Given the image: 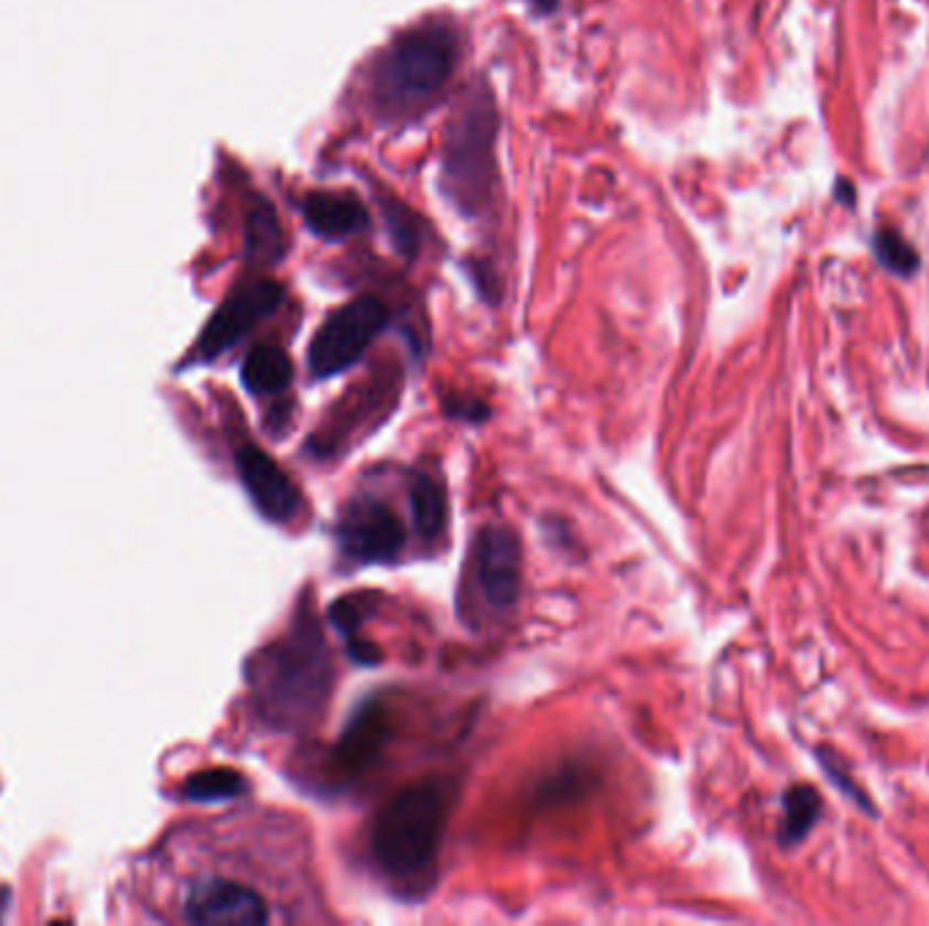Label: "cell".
Listing matches in <instances>:
<instances>
[{"instance_id":"cell-1","label":"cell","mask_w":929,"mask_h":926,"mask_svg":"<svg viewBox=\"0 0 929 926\" xmlns=\"http://www.w3.org/2000/svg\"><path fill=\"white\" fill-rule=\"evenodd\" d=\"M463 57L452 22L426 20L397 33L365 74V101L381 126H411L441 101Z\"/></svg>"},{"instance_id":"cell-2","label":"cell","mask_w":929,"mask_h":926,"mask_svg":"<svg viewBox=\"0 0 929 926\" xmlns=\"http://www.w3.org/2000/svg\"><path fill=\"white\" fill-rule=\"evenodd\" d=\"M261 714L280 729L302 725L326 707L332 660L318 620L300 617L280 642L270 644L248 668Z\"/></svg>"},{"instance_id":"cell-3","label":"cell","mask_w":929,"mask_h":926,"mask_svg":"<svg viewBox=\"0 0 929 926\" xmlns=\"http://www.w3.org/2000/svg\"><path fill=\"white\" fill-rule=\"evenodd\" d=\"M498 107L489 87L476 85L446 128L441 152V191L465 218H478L498 185Z\"/></svg>"},{"instance_id":"cell-4","label":"cell","mask_w":929,"mask_h":926,"mask_svg":"<svg viewBox=\"0 0 929 926\" xmlns=\"http://www.w3.org/2000/svg\"><path fill=\"white\" fill-rule=\"evenodd\" d=\"M446 801L443 785L419 783L381 807L372 823L370 848L387 875L413 881L430 870L446 826Z\"/></svg>"},{"instance_id":"cell-5","label":"cell","mask_w":929,"mask_h":926,"mask_svg":"<svg viewBox=\"0 0 929 926\" xmlns=\"http://www.w3.org/2000/svg\"><path fill=\"white\" fill-rule=\"evenodd\" d=\"M391 313L378 297L365 294L337 308L315 332L307 351V367L313 378H335L365 356L372 340L389 326Z\"/></svg>"},{"instance_id":"cell-6","label":"cell","mask_w":929,"mask_h":926,"mask_svg":"<svg viewBox=\"0 0 929 926\" xmlns=\"http://www.w3.org/2000/svg\"><path fill=\"white\" fill-rule=\"evenodd\" d=\"M285 291L274 280H253L239 286L234 294L213 313L196 343V359L213 362L248 332H253L261 321H267L283 304Z\"/></svg>"},{"instance_id":"cell-7","label":"cell","mask_w":929,"mask_h":926,"mask_svg":"<svg viewBox=\"0 0 929 926\" xmlns=\"http://www.w3.org/2000/svg\"><path fill=\"white\" fill-rule=\"evenodd\" d=\"M335 536L341 552L361 566L395 560L406 541L397 514L378 497H354L337 519Z\"/></svg>"},{"instance_id":"cell-8","label":"cell","mask_w":929,"mask_h":926,"mask_svg":"<svg viewBox=\"0 0 929 926\" xmlns=\"http://www.w3.org/2000/svg\"><path fill=\"white\" fill-rule=\"evenodd\" d=\"M473 579L493 609L514 606L522 584V549L508 527H484L473 547Z\"/></svg>"},{"instance_id":"cell-9","label":"cell","mask_w":929,"mask_h":926,"mask_svg":"<svg viewBox=\"0 0 929 926\" xmlns=\"http://www.w3.org/2000/svg\"><path fill=\"white\" fill-rule=\"evenodd\" d=\"M183 911L191 924L204 926H256L270 922V907H267L264 896L256 889L226 881V877H207V881L194 883L185 894Z\"/></svg>"},{"instance_id":"cell-10","label":"cell","mask_w":929,"mask_h":926,"mask_svg":"<svg viewBox=\"0 0 929 926\" xmlns=\"http://www.w3.org/2000/svg\"><path fill=\"white\" fill-rule=\"evenodd\" d=\"M237 473L248 489L253 506L272 521H291L300 514L302 497L296 484L280 471L278 462L267 456L259 445H239Z\"/></svg>"},{"instance_id":"cell-11","label":"cell","mask_w":929,"mask_h":926,"mask_svg":"<svg viewBox=\"0 0 929 926\" xmlns=\"http://www.w3.org/2000/svg\"><path fill=\"white\" fill-rule=\"evenodd\" d=\"M300 213L310 232L330 243L356 237L370 226V213L361 198L350 196V193L313 191L300 202Z\"/></svg>"},{"instance_id":"cell-12","label":"cell","mask_w":929,"mask_h":926,"mask_svg":"<svg viewBox=\"0 0 929 926\" xmlns=\"http://www.w3.org/2000/svg\"><path fill=\"white\" fill-rule=\"evenodd\" d=\"M387 718H384L381 707H361L348 723L341 744H337V758H341L350 772L365 769V766H370L372 761H376L378 750L387 742Z\"/></svg>"},{"instance_id":"cell-13","label":"cell","mask_w":929,"mask_h":926,"mask_svg":"<svg viewBox=\"0 0 929 926\" xmlns=\"http://www.w3.org/2000/svg\"><path fill=\"white\" fill-rule=\"evenodd\" d=\"M291 375H294V367H291L289 354L278 345H256L242 362V384L250 395H280L289 389Z\"/></svg>"},{"instance_id":"cell-14","label":"cell","mask_w":929,"mask_h":926,"mask_svg":"<svg viewBox=\"0 0 929 926\" xmlns=\"http://www.w3.org/2000/svg\"><path fill=\"white\" fill-rule=\"evenodd\" d=\"M285 237L278 213L264 198H256L248 213V259L274 263L285 256Z\"/></svg>"},{"instance_id":"cell-15","label":"cell","mask_w":929,"mask_h":926,"mask_svg":"<svg viewBox=\"0 0 929 926\" xmlns=\"http://www.w3.org/2000/svg\"><path fill=\"white\" fill-rule=\"evenodd\" d=\"M821 816V796L810 785H793L782 794V826L777 831L780 846H797L810 829L818 823Z\"/></svg>"},{"instance_id":"cell-16","label":"cell","mask_w":929,"mask_h":926,"mask_svg":"<svg viewBox=\"0 0 929 926\" xmlns=\"http://www.w3.org/2000/svg\"><path fill=\"white\" fill-rule=\"evenodd\" d=\"M411 512L419 532L424 538H435L446 521V497L441 484L426 473H417L411 482Z\"/></svg>"},{"instance_id":"cell-17","label":"cell","mask_w":929,"mask_h":926,"mask_svg":"<svg viewBox=\"0 0 929 926\" xmlns=\"http://www.w3.org/2000/svg\"><path fill=\"white\" fill-rule=\"evenodd\" d=\"M384 218H387V228L395 248L400 250L402 256H408V259H413L424 243V223L419 220V215L411 213L406 204L384 198Z\"/></svg>"},{"instance_id":"cell-18","label":"cell","mask_w":929,"mask_h":926,"mask_svg":"<svg viewBox=\"0 0 929 926\" xmlns=\"http://www.w3.org/2000/svg\"><path fill=\"white\" fill-rule=\"evenodd\" d=\"M245 790V779L234 769H209L198 772L185 783L183 794L194 801H220L234 799Z\"/></svg>"},{"instance_id":"cell-19","label":"cell","mask_w":929,"mask_h":926,"mask_svg":"<svg viewBox=\"0 0 929 926\" xmlns=\"http://www.w3.org/2000/svg\"><path fill=\"white\" fill-rule=\"evenodd\" d=\"M875 256L884 263L886 269L899 278H910V274L919 269V254L914 250V245L897 232V228H881L873 237Z\"/></svg>"},{"instance_id":"cell-20","label":"cell","mask_w":929,"mask_h":926,"mask_svg":"<svg viewBox=\"0 0 929 926\" xmlns=\"http://www.w3.org/2000/svg\"><path fill=\"white\" fill-rule=\"evenodd\" d=\"M446 413L449 416H457V419H465V421H482L489 416V408L484 406V402L478 400H471V397H460V400H446Z\"/></svg>"},{"instance_id":"cell-21","label":"cell","mask_w":929,"mask_h":926,"mask_svg":"<svg viewBox=\"0 0 929 926\" xmlns=\"http://www.w3.org/2000/svg\"><path fill=\"white\" fill-rule=\"evenodd\" d=\"M525 3H528L539 17H547V14H552V11H558L560 0H525Z\"/></svg>"}]
</instances>
